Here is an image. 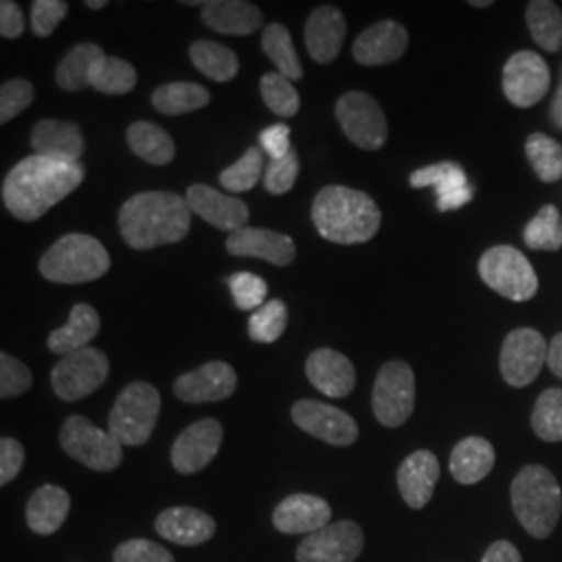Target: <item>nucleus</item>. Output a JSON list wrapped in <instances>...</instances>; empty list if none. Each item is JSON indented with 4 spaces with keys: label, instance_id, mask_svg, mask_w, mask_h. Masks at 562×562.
<instances>
[{
    "label": "nucleus",
    "instance_id": "nucleus-33",
    "mask_svg": "<svg viewBox=\"0 0 562 562\" xmlns=\"http://www.w3.org/2000/svg\"><path fill=\"white\" fill-rule=\"evenodd\" d=\"M209 102H211L209 90L194 81H171L153 92L155 109L169 117L199 111Z\"/></svg>",
    "mask_w": 562,
    "mask_h": 562
},
{
    "label": "nucleus",
    "instance_id": "nucleus-18",
    "mask_svg": "<svg viewBox=\"0 0 562 562\" xmlns=\"http://www.w3.org/2000/svg\"><path fill=\"white\" fill-rule=\"evenodd\" d=\"M186 201H188L192 213H196L213 227L229 232V234L241 229L250 220V211H248L246 202L236 196L217 192L204 183L190 186L186 192Z\"/></svg>",
    "mask_w": 562,
    "mask_h": 562
},
{
    "label": "nucleus",
    "instance_id": "nucleus-2",
    "mask_svg": "<svg viewBox=\"0 0 562 562\" xmlns=\"http://www.w3.org/2000/svg\"><path fill=\"white\" fill-rule=\"evenodd\" d=\"M192 211L186 196L173 192H142L123 202L121 238L136 250L183 240L190 232Z\"/></svg>",
    "mask_w": 562,
    "mask_h": 562
},
{
    "label": "nucleus",
    "instance_id": "nucleus-46",
    "mask_svg": "<svg viewBox=\"0 0 562 562\" xmlns=\"http://www.w3.org/2000/svg\"><path fill=\"white\" fill-rule=\"evenodd\" d=\"M34 86L27 80H9L0 88V123H9L34 102Z\"/></svg>",
    "mask_w": 562,
    "mask_h": 562
},
{
    "label": "nucleus",
    "instance_id": "nucleus-17",
    "mask_svg": "<svg viewBox=\"0 0 562 562\" xmlns=\"http://www.w3.org/2000/svg\"><path fill=\"white\" fill-rule=\"evenodd\" d=\"M238 385V375L232 364L211 361L199 369L183 373L176 383L173 392L181 402L202 404V402L227 401Z\"/></svg>",
    "mask_w": 562,
    "mask_h": 562
},
{
    "label": "nucleus",
    "instance_id": "nucleus-52",
    "mask_svg": "<svg viewBox=\"0 0 562 562\" xmlns=\"http://www.w3.org/2000/svg\"><path fill=\"white\" fill-rule=\"evenodd\" d=\"M261 142L262 153L271 157V161L281 159L285 155L292 153L290 148V127L285 123H276V125H269L265 127L259 136Z\"/></svg>",
    "mask_w": 562,
    "mask_h": 562
},
{
    "label": "nucleus",
    "instance_id": "nucleus-4",
    "mask_svg": "<svg viewBox=\"0 0 562 562\" xmlns=\"http://www.w3.org/2000/svg\"><path fill=\"white\" fill-rule=\"evenodd\" d=\"M510 501L525 531L546 540L557 529L562 513L561 485L542 464H527L510 485Z\"/></svg>",
    "mask_w": 562,
    "mask_h": 562
},
{
    "label": "nucleus",
    "instance_id": "nucleus-36",
    "mask_svg": "<svg viewBox=\"0 0 562 562\" xmlns=\"http://www.w3.org/2000/svg\"><path fill=\"white\" fill-rule=\"evenodd\" d=\"M527 25L531 38L548 53L562 48V11L550 0H533L527 7Z\"/></svg>",
    "mask_w": 562,
    "mask_h": 562
},
{
    "label": "nucleus",
    "instance_id": "nucleus-35",
    "mask_svg": "<svg viewBox=\"0 0 562 562\" xmlns=\"http://www.w3.org/2000/svg\"><path fill=\"white\" fill-rule=\"evenodd\" d=\"M190 59L194 67L204 74L209 80H234L240 71V60L234 50L220 42L199 41L190 46Z\"/></svg>",
    "mask_w": 562,
    "mask_h": 562
},
{
    "label": "nucleus",
    "instance_id": "nucleus-12",
    "mask_svg": "<svg viewBox=\"0 0 562 562\" xmlns=\"http://www.w3.org/2000/svg\"><path fill=\"white\" fill-rule=\"evenodd\" d=\"M543 362H548V346L538 329L519 327L506 336L501 352V371L508 385L527 387L536 382Z\"/></svg>",
    "mask_w": 562,
    "mask_h": 562
},
{
    "label": "nucleus",
    "instance_id": "nucleus-37",
    "mask_svg": "<svg viewBox=\"0 0 562 562\" xmlns=\"http://www.w3.org/2000/svg\"><path fill=\"white\" fill-rule=\"evenodd\" d=\"M262 50L269 57V60L278 67V74L290 81L301 80L302 65L299 59V53L294 48V42L285 25L281 23H271L262 30Z\"/></svg>",
    "mask_w": 562,
    "mask_h": 562
},
{
    "label": "nucleus",
    "instance_id": "nucleus-14",
    "mask_svg": "<svg viewBox=\"0 0 562 562\" xmlns=\"http://www.w3.org/2000/svg\"><path fill=\"white\" fill-rule=\"evenodd\" d=\"M292 422L304 434L329 443V446H352L359 440L357 422L336 406L319 401H299L292 406Z\"/></svg>",
    "mask_w": 562,
    "mask_h": 562
},
{
    "label": "nucleus",
    "instance_id": "nucleus-42",
    "mask_svg": "<svg viewBox=\"0 0 562 562\" xmlns=\"http://www.w3.org/2000/svg\"><path fill=\"white\" fill-rule=\"evenodd\" d=\"M262 167H265V153L259 146H250L241 159L234 162L232 167H227L220 176L222 186L227 192H248L252 190L262 176Z\"/></svg>",
    "mask_w": 562,
    "mask_h": 562
},
{
    "label": "nucleus",
    "instance_id": "nucleus-9",
    "mask_svg": "<svg viewBox=\"0 0 562 562\" xmlns=\"http://www.w3.org/2000/svg\"><path fill=\"white\" fill-rule=\"evenodd\" d=\"M373 415L383 427H401L415 411V371L404 361H387L373 385Z\"/></svg>",
    "mask_w": 562,
    "mask_h": 562
},
{
    "label": "nucleus",
    "instance_id": "nucleus-57",
    "mask_svg": "<svg viewBox=\"0 0 562 562\" xmlns=\"http://www.w3.org/2000/svg\"><path fill=\"white\" fill-rule=\"evenodd\" d=\"M86 7H88V9H94V11H101V9L106 7V0H88Z\"/></svg>",
    "mask_w": 562,
    "mask_h": 562
},
{
    "label": "nucleus",
    "instance_id": "nucleus-54",
    "mask_svg": "<svg viewBox=\"0 0 562 562\" xmlns=\"http://www.w3.org/2000/svg\"><path fill=\"white\" fill-rule=\"evenodd\" d=\"M482 562H522L521 552L510 542H494L483 554Z\"/></svg>",
    "mask_w": 562,
    "mask_h": 562
},
{
    "label": "nucleus",
    "instance_id": "nucleus-25",
    "mask_svg": "<svg viewBox=\"0 0 562 562\" xmlns=\"http://www.w3.org/2000/svg\"><path fill=\"white\" fill-rule=\"evenodd\" d=\"M155 529L167 542L178 546H201L217 531V522L201 508L173 506L162 510L155 521Z\"/></svg>",
    "mask_w": 562,
    "mask_h": 562
},
{
    "label": "nucleus",
    "instance_id": "nucleus-55",
    "mask_svg": "<svg viewBox=\"0 0 562 562\" xmlns=\"http://www.w3.org/2000/svg\"><path fill=\"white\" fill-rule=\"evenodd\" d=\"M548 367L562 380V334H557L552 344L548 346Z\"/></svg>",
    "mask_w": 562,
    "mask_h": 562
},
{
    "label": "nucleus",
    "instance_id": "nucleus-5",
    "mask_svg": "<svg viewBox=\"0 0 562 562\" xmlns=\"http://www.w3.org/2000/svg\"><path fill=\"white\" fill-rule=\"evenodd\" d=\"M44 280L53 283H88L111 269V257L101 241L86 234H69L55 241L41 259Z\"/></svg>",
    "mask_w": 562,
    "mask_h": 562
},
{
    "label": "nucleus",
    "instance_id": "nucleus-31",
    "mask_svg": "<svg viewBox=\"0 0 562 562\" xmlns=\"http://www.w3.org/2000/svg\"><path fill=\"white\" fill-rule=\"evenodd\" d=\"M496 464V450L485 438H464L450 454V473L462 485L480 483L492 473Z\"/></svg>",
    "mask_w": 562,
    "mask_h": 562
},
{
    "label": "nucleus",
    "instance_id": "nucleus-39",
    "mask_svg": "<svg viewBox=\"0 0 562 562\" xmlns=\"http://www.w3.org/2000/svg\"><path fill=\"white\" fill-rule=\"evenodd\" d=\"M525 153L536 176L546 183H554L562 178V146L554 138L540 132L531 134L525 142Z\"/></svg>",
    "mask_w": 562,
    "mask_h": 562
},
{
    "label": "nucleus",
    "instance_id": "nucleus-27",
    "mask_svg": "<svg viewBox=\"0 0 562 562\" xmlns=\"http://www.w3.org/2000/svg\"><path fill=\"white\" fill-rule=\"evenodd\" d=\"M202 21L225 36H250L262 25V11L246 0H213L202 9Z\"/></svg>",
    "mask_w": 562,
    "mask_h": 562
},
{
    "label": "nucleus",
    "instance_id": "nucleus-28",
    "mask_svg": "<svg viewBox=\"0 0 562 562\" xmlns=\"http://www.w3.org/2000/svg\"><path fill=\"white\" fill-rule=\"evenodd\" d=\"M32 146L36 155L42 157L80 162L81 155L86 150V140L76 123L44 120L32 132Z\"/></svg>",
    "mask_w": 562,
    "mask_h": 562
},
{
    "label": "nucleus",
    "instance_id": "nucleus-13",
    "mask_svg": "<svg viewBox=\"0 0 562 562\" xmlns=\"http://www.w3.org/2000/svg\"><path fill=\"white\" fill-rule=\"evenodd\" d=\"M364 548V533L359 522H329L306 536L296 548V562H357Z\"/></svg>",
    "mask_w": 562,
    "mask_h": 562
},
{
    "label": "nucleus",
    "instance_id": "nucleus-53",
    "mask_svg": "<svg viewBox=\"0 0 562 562\" xmlns=\"http://www.w3.org/2000/svg\"><path fill=\"white\" fill-rule=\"evenodd\" d=\"M23 30H25V23H23L20 4L13 0H2L0 2V34H2V38L15 41L23 34Z\"/></svg>",
    "mask_w": 562,
    "mask_h": 562
},
{
    "label": "nucleus",
    "instance_id": "nucleus-6",
    "mask_svg": "<svg viewBox=\"0 0 562 562\" xmlns=\"http://www.w3.org/2000/svg\"><path fill=\"white\" fill-rule=\"evenodd\" d=\"M161 415V394L146 382L130 383L113 404L109 431L121 446H144Z\"/></svg>",
    "mask_w": 562,
    "mask_h": 562
},
{
    "label": "nucleus",
    "instance_id": "nucleus-23",
    "mask_svg": "<svg viewBox=\"0 0 562 562\" xmlns=\"http://www.w3.org/2000/svg\"><path fill=\"white\" fill-rule=\"evenodd\" d=\"M306 378L329 398H346L357 385V371L338 350L319 348L306 359Z\"/></svg>",
    "mask_w": 562,
    "mask_h": 562
},
{
    "label": "nucleus",
    "instance_id": "nucleus-32",
    "mask_svg": "<svg viewBox=\"0 0 562 562\" xmlns=\"http://www.w3.org/2000/svg\"><path fill=\"white\" fill-rule=\"evenodd\" d=\"M127 144L136 157L150 165H169L176 159V142L162 130L161 125H155L150 121H136L127 130Z\"/></svg>",
    "mask_w": 562,
    "mask_h": 562
},
{
    "label": "nucleus",
    "instance_id": "nucleus-43",
    "mask_svg": "<svg viewBox=\"0 0 562 562\" xmlns=\"http://www.w3.org/2000/svg\"><path fill=\"white\" fill-rule=\"evenodd\" d=\"M261 97L267 109L281 120H290L301 109V97L292 81L281 74H265L261 80Z\"/></svg>",
    "mask_w": 562,
    "mask_h": 562
},
{
    "label": "nucleus",
    "instance_id": "nucleus-44",
    "mask_svg": "<svg viewBox=\"0 0 562 562\" xmlns=\"http://www.w3.org/2000/svg\"><path fill=\"white\" fill-rule=\"evenodd\" d=\"M288 325V308L280 299L265 302L259 311L252 313L248 322V336L259 344H273L280 340Z\"/></svg>",
    "mask_w": 562,
    "mask_h": 562
},
{
    "label": "nucleus",
    "instance_id": "nucleus-15",
    "mask_svg": "<svg viewBox=\"0 0 562 562\" xmlns=\"http://www.w3.org/2000/svg\"><path fill=\"white\" fill-rule=\"evenodd\" d=\"M506 101L529 109L542 101L550 88V69L546 60L531 50H521L506 60L503 74Z\"/></svg>",
    "mask_w": 562,
    "mask_h": 562
},
{
    "label": "nucleus",
    "instance_id": "nucleus-34",
    "mask_svg": "<svg viewBox=\"0 0 562 562\" xmlns=\"http://www.w3.org/2000/svg\"><path fill=\"white\" fill-rule=\"evenodd\" d=\"M104 57L99 44H78L74 46L57 67L55 80L59 83L60 90L65 92H80L90 86V76L97 65V60Z\"/></svg>",
    "mask_w": 562,
    "mask_h": 562
},
{
    "label": "nucleus",
    "instance_id": "nucleus-48",
    "mask_svg": "<svg viewBox=\"0 0 562 562\" xmlns=\"http://www.w3.org/2000/svg\"><path fill=\"white\" fill-rule=\"evenodd\" d=\"M32 387V371L15 357L0 355V396L15 398Z\"/></svg>",
    "mask_w": 562,
    "mask_h": 562
},
{
    "label": "nucleus",
    "instance_id": "nucleus-41",
    "mask_svg": "<svg viewBox=\"0 0 562 562\" xmlns=\"http://www.w3.org/2000/svg\"><path fill=\"white\" fill-rule=\"evenodd\" d=\"M525 241L533 250H550L557 252L562 248V220L557 206L546 204L540 213L527 223Z\"/></svg>",
    "mask_w": 562,
    "mask_h": 562
},
{
    "label": "nucleus",
    "instance_id": "nucleus-51",
    "mask_svg": "<svg viewBox=\"0 0 562 562\" xmlns=\"http://www.w3.org/2000/svg\"><path fill=\"white\" fill-rule=\"evenodd\" d=\"M25 450L15 438L0 440V485H9L23 469Z\"/></svg>",
    "mask_w": 562,
    "mask_h": 562
},
{
    "label": "nucleus",
    "instance_id": "nucleus-45",
    "mask_svg": "<svg viewBox=\"0 0 562 562\" xmlns=\"http://www.w3.org/2000/svg\"><path fill=\"white\" fill-rule=\"evenodd\" d=\"M227 285H229V292H232L234 302L240 311H252V308L259 311L265 304L267 292H269L267 281L259 278V276H255V273H248V271L234 273L227 280Z\"/></svg>",
    "mask_w": 562,
    "mask_h": 562
},
{
    "label": "nucleus",
    "instance_id": "nucleus-10",
    "mask_svg": "<svg viewBox=\"0 0 562 562\" xmlns=\"http://www.w3.org/2000/svg\"><path fill=\"white\" fill-rule=\"evenodd\" d=\"M109 371L111 362L106 355L94 346H88L63 357L53 369L50 382L60 401L78 402L94 394L109 380Z\"/></svg>",
    "mask_w": 562,
    "mask_h": 562
},
{
    "label": "nucleus",
    "instance_id": "nucleus-38",
    "mask_svg": "<svg viewBox=\"0 0 562 562\" xmlns=\"http://www.w3.org/2000/svg\"><path fill=\"white\" fill-rule=\"evenodd\" d=\"M138 83V74L132 63L120 59V57H101L97 60L92 76H90V86L99 90L102 94H127L136 88Z\"/></svg>",
    "mask_w": 562,
    "mask_h": 562
},
{
    "label": "nucleus",
    "instance_id": "nucleus-24",
    "mask_svg": "<svg viewBox=\"0 0 562 562\" xmlns=\"http://www.w3.org/2000/svg\"><path fill=\"white\" fill-rule=\"evenodd\" d=\"M440 480V461L429 450H417L406 457L398 467V490L402 501L413 510H422L434 498V490Z\"/></svg>",
    "mask_w": 562,
    "mask_h": 562
},
{
    "label": "nucleus",
    "instance_id": "nucleus-56",
    "mask_svg": "<svg viewBox=\"0 0 562 562\" xmlns=\"http://www.w3.org/2000/svg\"><path fill=\"white\" fill-rule=\"evenodd\" d=\"M552 121L557 123V127H562V81L559 86V92L554 97V102H552Z\"/></svg>",
    "mask_w": 562,
    "mask_h": 562
},
{
    "label": "nucleus",
    "instance_id": "nucleus-8",
    "mask_svg": "<svg viewBox=\"0 0 562 562\" xmlns=\"http://www.w3.org/2000/svg\"><path fill=\"white\" fill-rule=\"evenodd\" d=\"M482 280L513 302L531 301L538 294V276L531 262L513 246H494L480 261Z\"/></svg>",
    "mask_w": 562,
    "mask_h": 562
},
{
    "label": "nucleus",
    "instance_id": "nucleus-11",
    "mask_svg": "<svg viewBox=\"0 0 562 562\" xmlns=\"http://www.w3.org/2000/svg\"><path fill=\"white\" fill-rule=\"evenodd\" d=\"M336 117L346 138L362 150H380L387 140V120L378 101L364 92H348L336 102Z\"/></svg>",
    "mask_w": 562,
    "mask_h": 562
},
{
    "label": "nucleus",
    "instance_id": "nucleus-50",
    "mask_svg": "<svg viewBox=\"0 0 562 562\" xmlns=\"http://www.w3.org/2000/svg\"><path fill=\"white\" fill-rule=\"evenodd\" d=\"M69 4L63 0H36L32 4V30L36 36L48 38L60 21L65 20Z\"/></svg>",
    "mask_w": 562,
    "mask_h": 562
},
{
    "label": "nucleus",
    "instance_id": "nucleus-1",
    "mask_svg": "<svg viewBox=\"0 0 562 562\" xmlns=\"http://www.w3.org/2000/svg\"><path fill=\"white\" fill-rule=\"evenodd\" d=\"M83 178L81 162L32 155L18 162L2 181V201L15 220L36 222L76 192Z\"/></svg>",
    "mask_w": 562,
    "mask_h": 562
},
{
    "label": "nucleus",
    "instance_id": "nucleus-20",
    "mask_svg": "<svg viewBox=\"0 0 562 562\" xmlns=\"http://www.w3.org/2000/svg\"><path fill=\"white\" fill-rule=\"evenodd\" d=\"M273 525L285 536H311L331 522V506L313 494H292L273 510Z\"/></svg>",
    "mask_w": 562,
    "mask_h": 562
},
{
    "label": "nucleus",
    "instance_id": "nucleus-21",
    "mask_svg": "<svg viewBox=\"0 0 562 562\" xmlns=\"http://www.w3.org/2000/svg\"><path fill=\"white\" fill-rule=\"evenodd\" d=\"M225 248L234 257L262 259L278 267L290 265L296 257V246L290 236L273 229H257V227H241L238 232L229 234Z\"/></svg>",
    "mask_w": 562,
    "mask_h": 562
},
{
    "label": "nucleus",
    "instance_id": "nucleus-19",
    "mask_svg": "<svg viewBox=\"0 0 562 562\" xmlns=\"http://www.w3.org/2000/svg\"><path fill=\"white\" fill-rule=\"evenodd\" d=\"M408 48V32L398 21H378L369 25L352 44L355 60L364 67H378L401 59Z\"/></svg>",
    "mask_w": 562,
    "mask_h": 562
},
{
    "label": "nucleus",
    "instance_id": "nucleus-22",
    "mask_svg": "<svg viewBox=\"0 0 562 562\" xmlns=\"http://www.w3.org/2000/svg\"><path fill=\"white\" fill-rule=\"evenodd\" d=\"M413 188H436L438 211H457L473 201V190L459 162L443 161L411 173Z\"/></svg>",
    "mask_w": 562,
    "mask_h": 562
},
{
    "label": "nucleus",
    "instance_id": "nucleus-3",
    "mask_svg": "<svg viewBox=\"0 0 562 562\" xmlns=\"http://www.w3.org/2000/svg\"><path fill=\"white\" fill-rule=\"evenodd\" d=\"M313 223L327 241L344 246L364 244L380 232L382 211L361 190L327 186L313 201Z\"/></svg>",
    "mask_w": 562,
    "mask_h": 562
},
{
    "label": "nucleus",
    "instance_id": "nucleus-58",
    "mask_svg": "<svg viewBox=\"0 0 562 562\" xmlns=\"http://www.w3.org/2000/svg\"><path fill=\"white\" fill-rule=\"evenodd\" d=\"M471 7H477V9H483V7H492V0H471Z\"/></svg>",
    "mask_w": 562,
    "mask_h": 562
},
{
    "label": "nucleus",
    "instance_id": "nucleus-30",
    "mask_svg": "<svg viewBox=\"0 0 562 562\" xmlns=\"http://www.w3.org/2000/svg\"><path fill=\"white\" fill-rule=\"evenodd\" d=\"M99 331H101V317L97 308L80 302L71 308L69 322L48 336V348L55 355L67 357L71 352L88 348L90 341L99 336Z\"/></svg>",
    "mask_w": 562,
    "mask_h": 562
},
{
    "label": "nucleus",
    "instance_id": "nucleus-29",
    "mask_svg": "<svg viewBox=\"0 0 562 562\" xmlns=\"http://www.w3.org/2000/svg\"><path fill=\"white\" fill-rule=\"evenodd\" d=\"M71 510V498L67 490L59 485H42L38 487L25 506V521L27 527L38 536H53L57 533L67 515Z\"/></svg>",
    "mask_w": 562,
    "mask_h": 562
},
{
    "label": "nucleus",
    "instance_id": "nucleus-49",
    "mask_svg": "<svg viewBox=\"0 0 562 562\" xmlns=\"http://www.w3.org/2000/svg\"><path fill=\"white\" fill-rule=\"evenodd\" d=\"M113 562H176V559L161 543L136 538L115 548Z\"/></svg>",
    "mask_w": 562,
    "mask_h": 562
},
{
    "label": "nucleus",
    "instance_id": "nucleus-26",
    "mask_svg": "<svg viewBox=\"0 0 562 562\" xmlns=\"http://www.w3.org/2000/svg\"><path fill=\"white\" fill-rule=\"evenodd\" d=\"M346 38V18L336 7H319L315 9L304 27V42L308 55L315 63L327 65L338 59L341 44Z\"/></svg>",
    "mask_w": 562,
    "mask_h": 562
},
{
    "label": "nucleus",
    "instance_id": "nucleus-7",
    "mask_svg": "<svg viewBox=\"0 0 562 562\" xmlns=\"http://www.w3.org/2000/svg\"><path fill=\"white\" fill-rule=\"evenodd\" d=\"M59 442L67 457L92 471L109 473L123 461V446L111 436V431H104L81 415H71L63 423Z\"/></svg>",
    "mask_w": 562,
    "mask_h": 562
},
{
    "label": "nucleus",
    "instance_id": "nucleus-16",
    "mask_svg": "<svg viewBox=\"0 0 562 562\" xmlns=\"http://www.w3.org/2000/svg\"><path fill=\"white\" fill-rule=\"evenodd\" d=\"M223 427L217 419H201L186 427L171 446V464L181 475H194L217 457Z\"/></svg>",
    "mask_w": 562,
    "mask_h": 562
},
{
    "label": "nucleus",
    "instance_id": "nucleus-47",
    "mask_svg": "<svg viewBox=\"0 0 562 562\" xmlns=\"http://www.w3.org/2000/svg\"><path fill=\"white\" fill-rule=\"evenodd\" d=\"M299 171H301V162L296 159V153L292 150L290 155L269 162V167L265 169L262 183H265L269 194L281 196V194H285V192H290L294 188L296 178H299Z\"/></svg>",
    "mask_w": 562,
    "mask_h": 562
},
{
    "label": "nucleus",
    "instance_id": "nucleus-40",
    "mask_svg": "<svg viewBox=\"0 0 562 562\" xmlns=\"http://www.w3.org/2000/svg\"><path fill=\"white\" fill-rule=\"evenodd\" d=\"M531 425L543 442H562L561 387H550L538 398L531 413Z\"/></svg>",
    "mask_w": 562,
    "mask_h": 562
}]
</instances>
